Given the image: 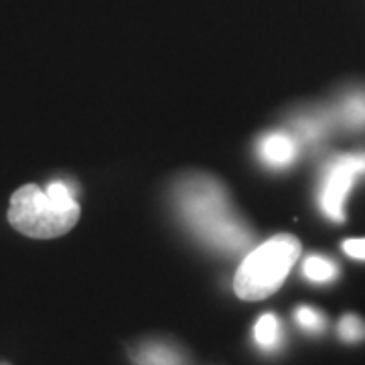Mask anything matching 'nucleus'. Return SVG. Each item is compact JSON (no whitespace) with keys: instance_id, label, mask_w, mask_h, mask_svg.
Here are the masks:
<instances>
[{"instance_id":"f257e3e1","label":"nucleus","mask_w":365,"mask_h":365,"mask_svg":"<svg viewBox=\"0 0 365 365\" xmlns=\"http://www.w3.org/2000/svg\"><path fill=\"white\" fill-rule=\"evenodd\" d=\"M173 201L181 222L205 246L240 254L254 242V232L237 213L227 189L211 175L191 173L175 185Z\"/></svg>"},{"instance_id":"f03ea898","label":"nucleus","mask_w":365,"mask_h":365,"mask_svg":"<svg viewBox=\"0 0 365 365\" xmlns=\"http://www.w3.org/2000/svg\"><path fill=\"white\" fill-rule=\"evenodd\" d=\"M79 220V205L67 182L55 181L41 191L37 185L21 187L9 205V222L16 232L37 240L67 234Z\"/></svg>"},{"instance_id":"7ed1b4c3","label":"nucleus","mask_w":365,"mask_h":365,"mask_svg":"<svg viewBox=\"0 0 365 365\" xmlns=\"http://www.w3.org/2000/svg\"><path fill=\"white\" fill-rule=\"evenodd\" d=\"M300 256V242L290 234H278L254 248L242 260L234 278L235 294L242 300L272 297Z\"/></svg>"},{"instance_id":"20e7f679","label":"nucleus","mask_w":365,"mask_h":365,"mask_svg":"<svg viewBox=\"0 0 365 365\" xmlns=\"http://www.w3.org/2000/svg\"><path fill=\"white\" fill-rule=\"evenodd\" d=\"M365 175V150L335 157L327 163L319 187V205L329 220H345V201L355 185V179Z\"/></svg>"},{"instance_id":"39448f33","label":"nucleus","mask_w":365,"mask_h":365,"mask_svg":"<svg viewBox=\"0 0 365 365\" xmlns=\"http://www.w3.org/2000/svg\"><path fill=\"white\" fill-rule=\"evenodd\" d=\"M300 144L292 134L287 132H270L262 136L258 143V157L270 169L290 167L299 157Z\"/></svg>"},{"instance_id":"423d86ee","label":"nucleus","mask_w":365,"mask_h":365,"mask_svg":"<svg viewBox=\"0 0 365 365\" xmlns=\"http://www.w3.org/2000/svg\"><path fill=\"white\" fill-rule=\"evenodd\" d=\"M333 126V116L331 112L323 110H309L302 112L292 120V136L299 144L314 146L325 138Z\"/></svg>"},{"instance_id":"0eeeda50","label":"nucleus","mask_w":365,"mask_h":365,"mask_svg":"<svg viewBox=\"0 0 365 365\" xmlns=\"http://www.w3.org/2000/svg\"><path fill=\"white\" fill-rule=\"evenodd\" d=\"M331 116L345 130H365V88L345 91Z\"/></svg>"},{"instance_id":"6e6552de","label":"nucleus","mask_w":365,"mask_h":365,"mask_svg":"<svg viewBox=\"0 0 365 365\" xmlns=\"http://www.w3.org/2000/svg\"><path fill=\"white\" fill-rule=\"evenodd\" d=\"M134 365H182L181 353L160 341H146L132 351Z\"/></svg>"},{"instance_id":"1a4fd4ad","label":"nucleus","mask_w":365,"mask_h":365,"mask_svg":"<svg viewBox=\"0 0 365 365\" xmlns=\"http://www.w3.org/2000/svg\"><path fill=\"white\" fill-rule=\"evenodd\" d=\"M302 274L314 284H329L339 276V268L331 258L321 254H311L302 264Z\"/></svg>"},{"instance_id":"9d476101","label":"nucleus","mask_w":365,"mask_h":365,"mask_svg":"<svg viewBox=\"0 0 365 365\" xmlns=\"http://www.w3.org/2000/svg\"><path fill=\"white\" fill-rule=\"evenodd\" d=\"M254 339L264 351H272L282 341V327L278 317L272 313L262 314L258 323L254 327Z\"/></svg>"},{"instance_id":"9b49d317","label":"nucleus","mask_w":365,"mask_h":365,"mask_svg":"<svg viewBox=\"0 0 365 365\" xmlns=\"http://www.w3.org/2000/svg\"><path fill=\"white\" fill-rule=\"evenodd\" d=\"M337 333L345 343H361L365 339V321L357 314H345L337 325Z\"/></svg>"},{"instance_id":"f8f14e48","label":"nucleus","mask_w":365,"mask_h":365,"mask_svg":"<svg viewBox=\"0 0 365 365\" xmlns=\"http://www.w3.org/2000/svg\"><path fill=\"white\" fill-rule=\"evenodd\" d=\"M294 319H297L300 329H304L309 333H323L327 327L325 314L313 309V307H299L294 313Z\"/></svg>"},{"instance_id":"ddd939ff","label":"nucleus","mask_w":365,"mask_h":365,"mask_svg":"<svg viewBox=\"0 0 365 365\" xmlns=\"http://www.w3.org/2000/svg\"><path fill=\"white\" fill-rule=\"evenodd\" d=\"M343 252L351 256L355 260H365V237H355V240H345L343 242Z\"/></svg>"}]
</instances>
